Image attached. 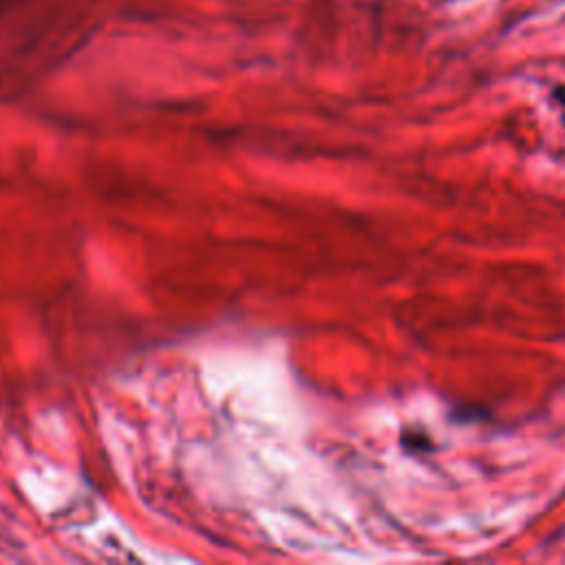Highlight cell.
<instances>
[{"mask_svg": "<svg viewBox=\"0 0 565 565\" xmlns=\"http://www.w3.org/2000/svg\"><path fill=\"white\" fill-rule=\"evenodd\" d=\"M430 439H428V435L424 433V430H411V428H406L404 433H402V444H404V448H408V450H430V444H428Z\"/></svg>", "mask_w": 565, "mask_h": 565, "instance_id": "6da1fadb", "label": "cell"}, {"mask_svg": "<svg viewBox=\"0 0 565 565\" xmlns=\"http://www.w3.org/2000/svg\"><path fill=\"white\" fill-rule=\"evenodd\" d=\"M554 97L561 102V106H563V110H565V88H558V90L554 93Z\"/></svg>", "mask_w": 565, "mask_h": 565, "instance_id": "7a4b0ae2", "label": "cell"}]
</instances>
